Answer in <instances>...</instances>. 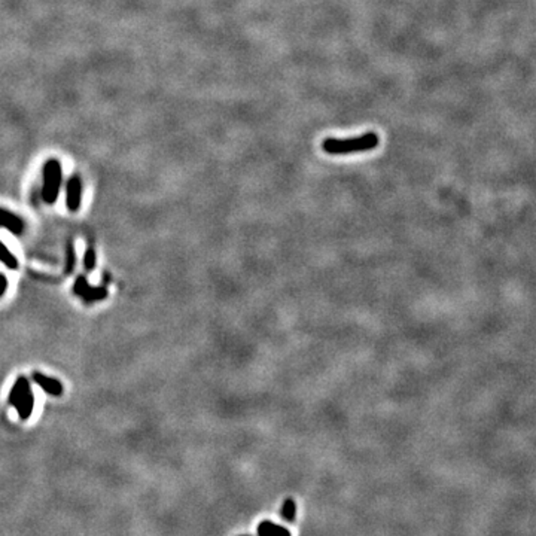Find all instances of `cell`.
I'll use <instances>...</instances> for the list:
<instances>
[{"instance_id":"30bf717a","label":"cell","mask_w":536,"mask_h":536,"mask_svg":"<svg viewBox=\"0 0 536 536\" xmlns=\"http://www.w3.org/2000/svg\"><path fill=\"white\" fill-rule=\"evenodd\" d=\"M295 514H297V506H295V502L294 499H286L283 502V506H282V518L286 520V521H294L295 520Z\"/></svg>"},{"instance_id":"7c38bea8","label":"cell","mask_w":536,"mask_h":536,"mask_svg":"<svg viewBox=\"0 0 536 536\" xmlns=\"http://www.w3.org/2000/svg\"><path fill=\"white\" fill-rule=\"evenodd\" d=\"M75 259H76V256H75V247H73L72 243H69V246H67V265H66V273L67 274H70L73 271V268H75Z\"/></svg>"},{"instance_id":"9c48e42d","label":"cell","mask_w":536,"mask_h":536,"mask_svg":"<svg viewBox=\"0 0 536 536\" xmlns=\"http://www.w3.org/2000/svg\"><path fill=\"white\" fill-rule=\"evenodd\" d=\"M0 261H2L8 268H12V270H15V268L18 267L17 258L8 250V247L3 243H0Z\"/></svg>"},{"instance_id":"4fadbf2b","label":"cell","mask_w":536,"mask_h":536,"mask_svg":"<svg viewBox=\"0 0 536 536\" xmlns=\"http://www.w3.org/2000/svg\"><path fill=\"white\" fill-rule=\"evenodd\" d=\"M6 288H8V280L3 274H0V297L5 294Z\"/></svg>"},{"instance_id":"3957f363","label":"cell","mask_w":536,"mask_h":536,"mask_svg":"<svg viewBox=\"0 0 536 536\" xmlns=\"http://www.w3.org/2000/svg\"><path fill=\"white\" fill-rule=\"evenodd\" d=\"M9 402L17 408L18 416L21 420H27L33 411L34 405V396L30 389V383L26 377H20L9 395Z\"/></svg>"},{"instance_id":"ba28073f","label":"cell","mask_w":536,"mask_h":536,"mask_svg":"<svg viewBox=\"0 0 536 536\" xmlns=\"http://www.w3.org/2000/svg\"><path fill=\"white\" fill-rule=\"evenodd\" d=\"M258 536H291V532L286 527L265 520L258 526Z\"/></svg>"},{"instance_id":"277c9868","label":"cell","mask_w":536,"mask_h":536,"mask_svg":"<svg viewBox=\"0 0 536 536\" xmlns=\"http://www.w3.org/2000/svg\"><path fill=\"white\" fill-rule=\"evenodd\" d=\"M73 291L76 295H79L85 302H92V301H101L107 297V289L104 286H98V288H92L89 286V283L87 282L85 277H78L73 286Z\"/></svg>"},{"instance_id":"8992f818","label":"cell","mask_w":536,"mask_h":536,"mask_svg":"<svg viewBox=\"0 0 536 536\" xmlns=\"http://www.w3.org/2000/svg\"><path fill=\"white\" fill-rule=\"evenodd\" d=\"M33 380L36 382V385H39L46 393L52 395V396H61L63 393V385L56 380V379H51V377H46V375L40 374V372H34L33 374Z\"/></svg>"},{"instance_id":"52a82bcc","label":"cell","mask_w":536,"mask_h":536,"mask_svg":"<svg viewBox=\"0 0 536 536\" xmlns=\"http://www.w3.org/2000/svg\"><path fill=\"white\" fill-rule=\"evenodd\" d=\"M0 227L9 230L14 234H20L23 231V221L14 213L0 208Z\"/></svg>"},{"instance_id":"8fae6325","label":"cell","mask_w":536,"mask_h":536,"mask_svg":"<svg viewBox=\"0 0 536 536\" xmlns=\"http://www.w3.org/2000/svg\"><path fill=\"white\" fill-rule=\"evenodd\" d=\"M95 261H97L95 250L92 247H88L87 252H85V256H84V265H85V268H87L88 271H91V270H94V268H95Z\"/></svg>"},{"instance_id":"6da1fadb","label":"cell","mask_w":536,"mask_h":536,"mask_svg":"<svg viewBox=\"0 0 536 536\" xmlns=\"http://www.w3.org/2000/svg\"><path fill=\"white\" fill-rule=\"evenodd\" d=\"M379 137L375 133H366L360 137L353 139H327L322 145L324 150L331 155L352 153V152H363L377 148Z\"/></svg>"},{"instance_id":"7a4b0ae2","label":"cell","mask_w":536,"mask_h":536,"mask_svg":"<svg viewBox=\"0 0 536 536\" xmlns=\"http://www.w3.org/2000/svg\"><path fill=\"white\" fill-rule=\"evenodd\" d=\"M61 164L56 158H51L45 163L43 167V188H42V197L45 203L54 204L57 201L60 186H61Z\"/></svg>"},{"instance_id":"5b68a950","label":"cell","mask_w":536,"mask_h":536,"mask_svg":"<svg viewBox=\"0 0 536 536\" xmlns=\"http://www.w3.org/2000/svg\"><path fill=\"white\" fill-rule=\"evenodd\" d=\"M81 195H82V183L79 176H72L67 182V192H66V203L67 208L76 211L81 206Z\"/></svg>"}]
</instances>
